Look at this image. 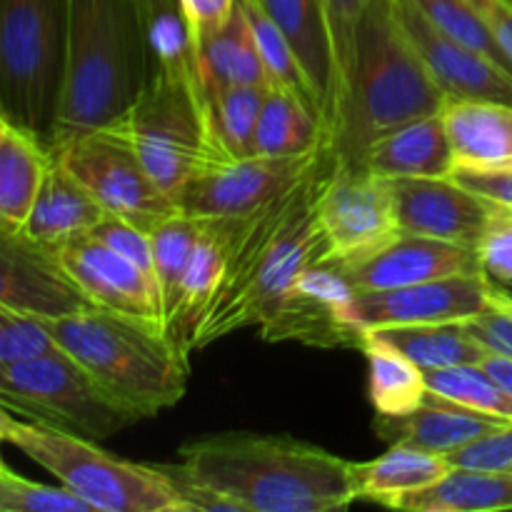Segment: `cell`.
I'll list each match as a JSON object with an SVG mask.
<instances>
[{"label": "cell", "mask_w": 512, "mask_h": 512, "mask_svg": "<svg viewBox=\"0 0 512 512\" xmlns=\"http://www.w3.org/2000/svg\"><path fill=\"white\" fill-rule=\"evenodd\" d=\"M333 165V153H328L280 198L235 220L223 280L195 330L193 353L238 330L258 328L295 280L328 258L318 225V198Z\"/></svg>", "instance_id": "1"}, {"label": "cell", "mask_w": 512, "mask_h": 512, "mask_svg": "<svg viewBox=\"0 0 512 512\" xmlns=\"http://www.w3.org/2000/svg\"><path fill=\"white\" fill-rule=\"evenodd\" d=\"M180 473L238 512H333L358 500L353 463L290 435L220 433L180 448Z\"/></svg>", "instance_id": "2"}, {"label": "cell", "mask_w": 512, "mask_h": 512, "mask_svg": "<svg viewBox=\"0 0 512 512\" xmlns=\"http://www.w3.org/2000/svg\"><path fill=\"white\" fill-rule=\"evenodd\" d=\"M445 100L405 35L398 0H370L340 80L330 138L335 165H360L368 145L380 135L440 113Z\"/></svg>", "instance_id": "3"}, {"label": "cell", "mask_w": 512, "mask_h": 512, "mask_svg": "<svg viewBox=\"0 0 512 512\" xmlns=\"http://www.w3.org/2000/svg\"><path fill=\"white\" fill-rule=\"evenodd\" d=\"M150 73L148 25L135 0H70L63 93L50 153L120 123Z\"/></svg>", "instance_id": "4"}, {"label": "cell", "mask_w": 512, "mask_h": 512, "mask_svg": "<svg viewBox=\"0 0 512 512\" xmlns=\"http://www.w3.org/2000/svg\"><path fill=\"white\" fill-rule=\"evenodd\" d=\"M60 350L78 360L108 393L140 418H155L185 398L188 355L163 325L93 305L40 318Z\"/></svg>", "instance_id": "5"}, {"label": "cell", "mask_w": 512, "mask_h": 512, "mask_svg": "<svg viewBox=\"0 0 512 512\" xmlns=\"http://www.w3.org/2000/svg\"><path fill=\"white\" fill-rule=\"evenodd\" d=\"M70 0H0V115L50 150Z\"/></svg>", "instance_id": "6"}, {"label": "cell", "mask_w": 512, "mask_h": 512, "mask_svg": "<svg viewBox=\"0 0 512 512\" xmlns=\"http://www.w3.org/2000/svg\"><path fill=\"white\" fill-rule=\"evenodd\" d=\"M95 512H190L160 465H140L98 448V440L15 420L8 440Z\"/></svg>", "instance_id": "7"}, {"label": "cell", "mask_w": 512, "mask_h": 512, "mask_svg": "<svg viewBox=\"0 0 512 512\" xmlns=\"http://www.w3.org/2000/svg\"><path fill=\"white\" fill-rule=\"evenodd\" d=\"M0 403L28 420L88 440L113 438L143 420L60 348L20 363H0Z\"/></svg>", "instance_id": "8"}, {"label": "cell", "mask_w": 512, "mask_h": 512, "mask_svg": "<svg viewBox=\"0 0 512 512\" xmlns=\"http://www.w3.org/2000/svg\"><path fill=\"white\" fill-rule=\"evenodd\" d=\"M50 155L103 205L105 213L148 233L180 210L178 203L160 190L118 125L78 135Z\"/></svg>", "instance_id": "9"}, {"label": "cell", "mask_w": 512, "mask_h": 512, "mask_svg": "<svg viewBox=\"0 0 512 512\" xmlns=\"http://www.w3.org/2000/svg\"><path fill=\"white\" fill-rule=\"evenodd\" d=\"M328 153L330 145H323L313 153L290 158L248 155L210 163L185 185L178 208L200 220L248 218L300 183Z\"/></svg>", "instance_id": "10"}, {"label": "cell", "mask_w": 512, "mask_h": 512, "mask_svg": "<svg viewBox=\"0 0 512 512\" xmlns=\"http://www.w3.org/2000/svg\"><path fill=\"white\" fill-rule=\"evenodd\" d=\"M318 225L328 258L340 260L378 248L398 235L390 180L363 165H333L318 198Z\"/></svg>", "instance_id": "11"}, {"label": "cell", "mask_w": 512, "mask_h": 512, "mask_svg": "<svg viewBox=\"0 0 512 512\" xmlns=\"http://www.w3.org/2000/svg\"><path fill=\"white\" fill-rule=\"evenodd\" d=\"M485 273L450 275L405 288L353 293L343 305V318L360 333L398 325L463 323L488 308Z\"/></svg>", "instance_id": "12"}, {"label": "cell", "mask_w": 512, "mask_h": 512, "mask_svg": "<svg viewBox=\"0 0 512 512\" xmlns=\"http://www.w3.org/2000/svg\"><path fill=\"white\" fill-rule=\"evenodd\" d=\"M350 295L353 290L340 278L333 263L323 260L310 265L258 325L260 335L270 343L298 340L315 348L360 350L365 333L343 318V305Z\"/></svg>", "instance_id": "13"}, {"label": "cell", "mask_w": 512, "mask_h": 512, "mask_svg": "<svg viewBox=\"0 0 512 512\" xmlns=\"http://www.w3.org/2000/svg\"><path fill=\"white\" fill-rule=\"evenodd\" d=\"M328 263H333L353 293L405 288L450 275L483 273L473 248L408 233L393 235L383 245L365 253Z\"/></svg>", "instance_id": "14"}, {"label": "cell", "mask_w": 512, "mask_h": 512, "mask_svg": "<svg viewBox=\"0 0 512 512\" xmlns=\"http://www.w3.org/2000/svg\"><path fill=\"white\" fill-rule=\"evenodd\" d=\"M398 15L413 43L448 100H500L512 105V73L488 55L440 33L410 0H398Z\"/></svg>", "instance_id": "15"}, {"label": "cell", "mask_w": 512, "mask_h": 512, "mask_svg": "<svg viewBox=\"0 0 512 512\" xmlns=\"http://www.w3.org/2000/svg\"><path fill=\"white\" fill-rule=\"evenodd\" d=\"M398 230L473 248L483 235L493 203L453 178L390 180Z\"/></svg>", "instance_id": "16"}, {"label": "cell", "mask_w": 512, "mask_h": 512, "mask_svg": "<svg viewBox=\"0 0 512 512\" xmlns=\"http://www.w3.org/2000/svg\"><path fill=\"white\" fill-rule=\"evenodd\" d=\"M60 268L93 305L160 323L155 280L93 235H80L53 250ZM163 325V323H160Z\"/></svg>", "instance_id": "17"}, {"label": "cell", "mask_w": 512, "mask_h": 512, "mask_svg": "<svg viewBox=\"0 0 512 512\" xmlns=\"http://www.w3.org/2000/svg\"><path fill=\"white\" fill-rule=\"evenodd\" d=\"M0 305L35 315L75 313L93 308L83 290L65 275L53 250L40 248L20 230L0 223Z\"/></svg>", "instance_id": "18"}, {"label": "cell", "mask_w": 512, "mask_h": 512, "mask_svg": "<svg viewBox=\"0 0 512 512\" xmlns=\"http://www.w3.org/2000/svg\"><path fill=\"white\" fill-rule=\"evenodd\" d=\"M258 3L288 38L290 48H293L298 63L303 65L305 78L313 88L320 120L333 138L340 75L325 3L323 0H258Z\"/></svg>", "instance_id": "19"}, {"label": "cell", "mask_w": 512, "mask_h": 512, "mask_svg": "<svg viewBox=\"0 0 512 512\" xmlns=\"http://www.w3.org/2000/svg\"><path fill=\"white\" fill-rule=\"evenodd\" d=\"M510 420L493 418V415L475 413V410L455 405L440 395L430 393L415 410L405 415H378L375 433L388 445H413V448L428 450V453L445 455L455 453L458 448L468 445L470 440L500 428Z\"/></svg>", "instance_id": "20"}, {"label": "cell", "mask_w": 512, "mask_h": 512, "mask_svg": "<svg viewBox=\"0 0 512 512\" xmlns=\"http://www.w3.org/2000/svg\"><path fill=\"white\" fill-rule=\"evenodd\" d=\"M360 165L388 180L448 178L455 163L443 115H425L388 130L368 145Z\"/></svg>", "instance_id": "21"}, {"label": "cell", "mask_w": 512, "mask_h": 512, "mask_svg": "<svg viewBox=\"0 0 512 512\" xmlns=\"http://www.w3.org/2000/svg\"><path fill=\"white\" fill-rule=\"evenodd\" d=\"M105 215L108 213L103 205L63 168L55 155H50L38 198L20 233L40 248L58 250L68 240L88 235Z\"/></svg>", "instance_id": "22"}, {"label": "cell", "mask_w": 512, "mask_h": 512, "mask_svg": "<svg viewBox=\"0 0 512 512\" xmlns=\"http://www.w3.org/2000/svg\"><path fill=\"white\" fill-rule=\"evenodd\" d=\"M203 235H200L195 253L190 258L188 270L178 288V300L165 323L168 338L190 358V343L198 330L200 320L208 313L215 293L223 280L225 263H228L230 235H233L235 220H203Z\"/></svg>", "instance_id": "23"}, {"label": "cell", "mask_w": 512, "mask_h": 512, "mask_svg": "<svg viewBox=\"0 0 512 512\" xmlns=\"http://www.w3.org/2000/svg\"><path fill=\"white\" fill-rule=\"evenodd\" d=\"M440 115L448 130L455 168H490L512 160L510 103L445 100Z\"/></svg>", "instance_id": "24"}, {"label": "cell", "mask_w": 512, "mask_h": 512, "mask_svg": "<svg viewBox=\"0 0 512 512\" xmlns=\"http://www.w3.org/2000/svg\"><path fill=\"white\" fill-rule=\"evenodd\" d=\"M193 53L205 90H223L233 85L273 88L243 0H238L223 28L193 45Z\"/></svg>", "instance_id": "25"}, {"label": "cell", "mask_w": 512, "mask_h": 512, "mask_svg": "<svg viewBox=\"0 0 512 512\" xmlns=\"http://www.w3.org/2000/svg\"><path fill=\"white\" fill-rule=\"evenodd\" d=\"M445 455L428 453L413 445H390L388 453L368 463H353V483L358 500L398 508L405 498L423 493L448 475Z\"/></svg>", "instance_id": "26"}, {"label": "cell", "mask_w": 512, "mask_h": 512, "mask_svg": "<svg viewBox=\"0 0 512 512\" xmlns=\"http://www.w3.org/2000/svg\"><path fill=\"white\" fill-rule=\"evenodd\" d=\"M330 145V135L318 115L300 98L283 88H268L258 125H255L253 155L290 158Z\"/></svg>", "instance_id": "27"}, {"label": "cell", "mask_w": 512, "mask_h": 512, "mask_svg": "<svg viewBox=\"0 0 512 512\" xmlns=\"http://www.w3.org/2000/svg\"><path fill=\"white\" fill-rule=\"evenodd\" d=\"M50 150L33 135L8 125L0 138V223L20 230L38 198Z\"/></svg>", "instance_id": "28"}, {"label": "cell", "mask_w": 512, "mask_h": 512, "mask_svg": "<svg viewBox=\"0 0 512 512\" xmlns=\"http://www.w3.org/2000/svg\"><path fill=\"white\" fill-rule=\"evenodd\" d=\"M395 510L408 512H498L512 510V473L450 468L423 493L405 498Z\"/></svg>", "instance_id": "29"}, {"label": "cell", "mask_w": 512, "mask_h": 512, "mask_svg": "<svg viewBox=\"0 0 512 512\" xmlns=\"http://www.w3.org/2000/svg\"><path fill=\"white\" fill-rule=\"evenodd\" d=\"M360 353L368 360V395L375 413L405 415L428 398L425 370L375 333H365Z\"/></svg>", "instance_id": "30"}, {"label": "cell", "mask_w": 512, "mask_h": 512, "mask_svg": "<svg viewBox=\"0 0 512 512\" xmlns=\"http://www.w3.org/2000/svg\"><path fill=\"white\" fill-rule=\"evenodd\" d=\"M408 355L420 370H445L483 363L488 350L470 335L465 323H423L370 330Z\"/></svg>", "instance_id": "31"}, {"label": "cell", "mask_w": 512, "mask_h": 512, "mask_svg": "<svg viewBox=\"0 0 512 512\" xmlns=\"http://www.w3.org/2000/svg\"><path fill=\"white\" fill-rule=\"evenodd\" d=\"M265 95H268V88H258V85L205 90L210 138H213L218 160H238L253 155L255 125H258Z\"/></svg>", "instance_id": "32"}, {"label": "cell", "mask_w": 512, "mask_h": 512, "mask_svg": "<svg viewBox=\"0 0 512 512\" xmlns=\"http://www.w3.org/2000/svg\"><path fill=\"white\" fill-rule=\"evenodd\" d=\"M203 220L193 215L173 213L163 223L150 230V248H153V280L160 298V323L170 320V313L178 300L180 280L188 270L190 258L195 253L200 235H203Z\"/></svg>", "instance_id": "33"}, {"label": "cell", "mask_w": 512, "mask_h": 512, "mask_svg": "<svg viewBox=\"0 0 512 512\" xmlns=\"http://www.w3.org/2000/svg\"><path fill=\"white\" fill-rule=\"evenodd\" d=\"M430 393L455 405L512 423V395L480 363L425 373Z\"/></svg>", "instance_id": "34"}, {"label": "cell", "mask_w": 512, "mask_h": 512, "mask_svg": "<svg viewBox=\"0 0 512 512\" xmlns=\"http://www.w3.org/2000/svg\"><path fill=\"white\" fill-rule=\"evenodd\" d=\"M243 3L245 10H248L250 25H253V35L255 43H258L260 58H263L265 70H268L270 75V85L293 93L295 98L303 100V103L318 115V103H315L313 88H310L303 65L295 58L293 48H290L283 30L270 20V15L260 8L258 0H243ZM320 123H323V120H320Z\"/></svg>", "instance_id": "35"}, {"label": "cell", "mask_w": 512, "mask_h": 512, "mask_svg": "<svg viewBox=\"0 0 512 512\" xmlns=\"http://www.w3.org/2000/svg\"><path fill=\"white\" fill-rule=\"evenodd\" d=\"M420 13L425 15L428 23H433L440 33L448 38L458 40V43L468 45V48L478 50V53L488 55L495 63L508 68L512 73V65L508 55L500 48L498 38H495L493 28L488 20L483 18L473 0H410Z\"/></svg>", "instance_id": "36"}, {"label": "cell", "mask_w": 512, "mask_h": 512, "mask_svg": "<svg viewBox=\"0 0 512 512\" xmlns=\"http://www.w3.org/2000/svg\"><path fill=\"white\" fill-rule=\"evenodd\" d=\"M0 512H95L65 485H43L0 468Z\"/></svg>", "instance_id": "37"}, {"label": "cell", "mask_w": 512, "mask_h": 512, "mask_svg": "<svg viewBox=\"0 0 512 512\" xmlns=\"http://www.w3.org/2000/svg\"><path fill=\"white\" fill-rule=\"evenodd\" d=\"M40 318L0 305V363H20L55 350Z\"/></svg>", "instance_id": "38"}, {"label": "cell", "mask_w": 512, "mask_h": 512, "mask_svg": "<svg viewBox=\"0 0 512 512\" xmlns=\"http://www.w3.org/2000/svg\"><path fill=\"white\" fill-rule=\"evenodd\" d=\"M480 270L490 280L512 285V210L493 205L483 235L475 245Z\"/></svg>", "instance_id": "39"}, {"label": "cell", "mask_w": 512, "mask_h": 512, "mask_svg": "<svg viewBox=\"0 0 512 512\" xmlns=\"http://www.w3.org/2000/svg\"><path fill=\"white\" fill-rule=\"evenodd\" d=\"M450 468L512 473V423L500 425L448 455Z\"/></svg>", "instance_id": "40"}, {"label": "cell", "mask_w": 512, "mask_h": 512, "mask_svg": "<svg viewBox=\"0 0 512 512\" xmlns=\"http://www.w3.org/2000/svg\"><path fill=\"white\" fill-rule=\"evenodd\" d=\"M88 235L98 238L100 243L113 248L115 253L128 258L130 263H135L153 278V248H150L148 230L138 228V225L128 223L123 218H115V215H105Z\"/></svg>", "instance_id": "41"}, {"label": "cell", "mask_w": 512, "mask_h": 512, "mask_svg": "<svg viewBox=\"0 0 512 512\" xmlns=\"http://www.w3.org/2000/svg\"><path fill=\"white\" fill-rule=\"evenodd\" d=\"M325 15H328L330 38H333L335 60H338V75L343 80L345 65L350 60V48H353L355 28H358L360 18L368 10L370 0H323ZM340 95V90H338Z\"/></svg>", "instance_id": "42"}, {"label": "cell", "mask_w": 512, "mask_h": 512, "mask_svg": "<svg viewBox=\"0 0 512 512\" xmlns=\"http://www.w3.org/2000/svg\"><path fill=\"white\" fill-rule=\"evenodd\" d=\"M448 178L458 180L488 203L512 210V160L490 168H455Z\"/></svg>", "instance_id": "43"}, {"label": "cell", "mask_w": 512, "mask_h": 512, "mask_svg": "<svg viewBox=\"0 0 512 512\" xmlns=\"http://www.w3.org/2000/svg\"><path fill=\"white\" fill-rule=\"evenodd\" d=\"M475 340L488 350V355L512 360V315L505 310L488 305L483 313L463 320Z\"/></svg>", "instance_id": "44"}, {"label": "cell", "mask_w": 512, "mask_h": 512, "mask_svg": "<svg viewBox=\"0 0 512 512\" xmlns=\"http://www.w3.org/2000/svg\"><path fill=\"white\" fill-rule=\"evenodd\" d=\"M235 5H238V0H178L190 43L198 45L200 40L223 28L233 15Z\"/></svg>", "instance_id": "45"}, {"label": "cell", "mask_w": 512, "mask_h": 512, "mask_svg": "<svg viewBox=\"0 0 512 512\" xmlns=\"http://www.w3.org/2000/svg\"><path fill=\"white\" fill-rule=\"evenodd\" d=\"M473 3L483 13V18L488 20L500 48L508 55L512 65V5L508 0H473Z\"/></svg>", "instance_id": "46"}, {"label": "cell", "mask_w": 512, "mask_h": 512, "mask_svg": "<svg viewBox=\"0 0 512 512\" xmlns=\"http://www.w3.org/2000/svg\"><path fill=\"white\" fill-rule=\"evenodd\" d=\"M480 365L512 395V360L498 358V355H485V360Z\"/></svg>", "instance_id": "47"}, {"label": "cell", "mask_w": 512, "mask_h": 512, "mask_svg": "<svg viewBox=\"0 0 512 512\" xmlns=\"http://www.w3.org/2000/svg\"><path fill=\"white\" fill-rule=\"evenodd\" d=\"M135 3H138L145 25H150L153 20H158L160 15H165V13H170V10L178 8V0H135Z\"/></svg>", "instance_id": "48"}, {"label": "cell", "mask_w": 512, "mask_h": 512, "mask_svg": "<svg viewBox=\"0 0 512 512\" xmlns=\"http://www.w3.org/2000/svg\"><path fill=\"white\" fill-rule=\"evenodd\" d=\"M488 303L512 315V293H510L508 288H505L503 283H495V280H490V285H488Z\"/></svg>", "instance_id": "49"}, {"label": "cell", "mask_w": 512, "mask_h": 512, "mask_svg": "<svg viewBox=\"0 0 512 512\" xmlns=\"http://www.w3.org/2000/svg\"><path fill=\"white\" fill-rule=\"evenodd\" d=\"M15 420H18V418H13V415H10V408H5V405L0 403V448H3V443H8V440H10V433H13ZM0 468H5L3 455H0Z\"/></svg>", "instance_id": "50"}, {"label": "cell", "mask_w": 512, "mask_h": 512, "mask_svg": "<svg viewBox=\"0 0 512 512\" xmlns=\"http://www.w3.org/2000/svg\"><path fill=\"white\" fill-rule=\"evenodd\" d=\"M8 125H10L8 120H5L3 115H0V138H3V133H5V128H8Z\"/></svg>", "instance_id": "51"}, {"label": "cell", "mask_w": 512, "mask_h": 512, "mask_svg": "<svg viewBox=\"0 0 512 512\" xmlns=\"http://www.w3.org/2000/svg\"><path fill=\"white\" fill-rule=\"evenodd\" d=\"M508 3H510V5H512V0H508Z\"/></svg>", "instance_id": "52"}]
</instances>
